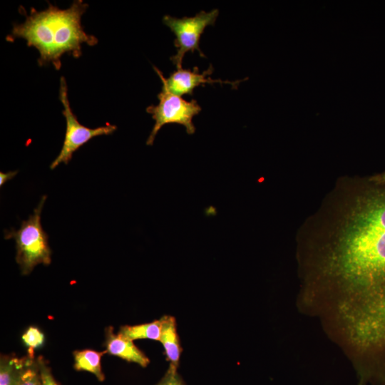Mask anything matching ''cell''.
<instances>
[{"label": "cell", "mask_w": 385, "mask_h": 385, "mask_svg": "<svg viewBox=\"0 0 385 385\" xmlns=\"http://www.w3.org/2000/svg\"><path fill=\"white\" fill-rule=\"evenodd\" d=\"M336 265L355 284L385 278V194L369 197L357 210L339 245Z\"/></svg>", "instance_id": "6da1fadb"}, {"label": "cell", "mask_w": 385, "mask_h": 385, "mask_svg": "<svg viewBox=\"0 0 385 385\" xmlns=\"http://www.w3.org/2000/svg\"><path fill=\"white\" fill-rule=\"evenodd\" d=\"M59 99L63 106L62 113L66 119V128L62 148L50 165L51 170L61 163L67 165L73 154L91 138L111 135L117 129L116 125L110 124L96 128H90L81 124L70 106L67 83L63 76L60 79Z\"/></svg>", "instance_id": "8992f818"}, {"label": "cell", "mask_w": 385, "mask_h": 385, "mask_svg": "<svg viewBox=\"0 0 385 385\" xmlns=\"http://www.w3.org/2000/svg\"><path fill=\"white\" fill-rule=\"evenodd\" d=\"M156 385H185L177 371V368L170 366L164 376Z\"/></svg>", "instance_id": "2e32d148"}, {"label": "cell", "mask_w": 385, "mask_h": 385, "mask_svg": "<svg viewBox=\"0 0 385 385\" xmlns=\"http://www.w3.org/2000/svg\"><path fill=\"white\" fill-rule=\"evenodd\" d=\"M106 352L120 357L130 362H134L143 367H146L149 359L134 344L133 341L125 337L113 332L110 327L106 331Z\"/></svg>", "instance_id": "ba28073f"}, {"label": "cell", "mask_w": 385, "mask_h": 385, "mask_svg": "<svg viewBox=\"0 0 385 385\" xmlns=\"http://www.w3.org/2000/svg\"><path fill=\"white\" fill-rule=\"evenodd\" d=\"M161 330V321L155 320L150 323L138 325H125L120 327L118 334L134 341L139 339H149L159 341Z\"/></svg>", "instance_id": "7c38bea8"}, {"label": "cell", "mask_w": 385, "mask_h": 385, "mask_svg": "<svg viewBox=\"0 0 385 385\" xmlns=\"http://www.w3.org/2000/svg\"><path fill=\"white\" fill-rule=\"evenodd\" d=\"M161 330L159 342L163 344L170 366L178 368L181 348L176 329L175 319L165 315L160 319Z\"/></svg>", "instance_id": "9c48e42d"}, {"label": "cell", "mask_w": 385, "mask_h": 385, "mask_svg": "<svg viewBox=\"0 0 385 385\" xmlns=\"http://www.w3.org/2000/svg\"><path fill=\"white\" fill-rule=\"evenodd\" d=\"M382 180H383V181L385 183V174L383 175Z\"/></svg>", "instance_id": "ac0fdd59"}, {"label": "cell", "mask_w": 385, "mask_h": 385, "mask_svg": "<svg viewBox=\"0 0 385 385\" xmlns=\"http://www.w3.org/2000/svg\"><path fill=\"white\" fill-rule=\"evenodd\" d=\"M17 173V171H9L8 173H0V185H4L8 180L12 179Z\"/></svg>", "instance_id": "e0dca14e"}, {"label": "cell", "mask_w": 385, "mask_h": 385, "mask_svg": "<svg viewBox=\"0 0 385 385\" xmlns=\"http://www.w3.org/2000/svg\"><path fill=\"white\" fill-rule=\"evenodd\" d=\"M106 351H96L91 349L75 351L74 368L77 371H84L93 374L98 381H103L105 375L101 367V357Z\"/></svg>", "instance_id": "30bf717a"}, {"label": "cell", "mask_w": 385, "mask_h": 385, "mask_svg": "<svg viewBox=\"0 0 385 385\" xmlns=\"http://www.w3.org/2000/svg\"><path fill=\"white\" fill-rule=\"evenodd\" d=\"M42 385H59L53 377L50 367L43 357L37 358Z\"/></svg>", "instance_id": "9a60e30c"}, {"label": "cell", "mask_w": 385, "mask_h": 385, "mask_svg": "<svg viewBox=\"0 0 385 385\" xmlns=\"http://www.w3.org/2000/svg\"><path fill=\"white\" fill-rule=\"evenodd\" d=\"M46 196L41 197L33 215L23 221L18 230L5 232V238H13L16 242V261L24 275L29 274L39 264L50 265L51 250L48 245V237L41 224V213Z\"/></svg>", "instance_id": "3957f363"}, {"label": "cell", "mask_w": 385, "mask_h": 385, "mask_svg": "<svg viewBox=\"0 0 385 385\" xmlns=\"http://www.w3.org/2000/svg\"><path fill=\"white\" fill-rule=\"evenodd\" d=\"M219 10L214 9L209 12L201 11L194 16L178 19L169 15L163 16V22L175 34L174 46L177 48L175 55L170 61L177 70L182 68V61L185 53L197 51L201 57H205L201 51L199 43L205 28L215 24Z\"/></svg>", "instance_id": "277c9868"}, {"label": "cell", "mask_w": 385, "mask_h": 385, "mask_svg": "<svg viewBox=\"0 0 385 385\" xmlns=\"http://www.w3.org/2000/svg\"><path fill=\"white\" fill-rule=\"evenodd\" d=\"M26 359L1 356L0 385H19Z\"/></svg>", "instance_id": "8fae6325"}, {"label": "cell", "mask_w": 385, "mask_h": 385, "mask_svg": "<svg viewBox=\"0 0 385 385\" xmlns=\"http://www.w3.org/2000/svg\"><path fill=\"white\" fill-rule=\"evenodd\" d=\"M22 340L28 348V356L34 357V350L44 342V335L37 327H29L22 335Z\"/></svg>", "instance_id": "5bb4252c"}, {"label": "cell", "mask_w": 385, "mask_h": 385, "mask_svg": "<svg viewBox=\"0 0 385 385\" xmlns=\"http://www.w3.org/2000/svg\"><path fill=\"white\" fill-rule=\"evenodd\" d=\"M153 68L162 81L163 88H165L170 93L180 97L183 95L192 96L193 91L196 87L201 85L205 86V83H228L230 84L233 88H237V85L240 82L247 79V78L245 79L231 82L228 81H222L220 79L214 80L211 78H206L207 76L212 73L213 67L212 64H210L208 68L202 73H199L198 67L195 66L192 70L183 68L178 69L171 73L168 78H165L162 72L155 66H153Z\"/></svg>", "instance_id": "52a82bcc"}, {"label": "cell", "mask_w": 385, "mask_h": 385, "mask_svg": "<svg viewBox=\"0 0 385 385\" xmlns=\"http://www.w3.org/2000/svg\"><path fill=\"white\" fill-rule=\"evenodd\" d=\"M19 385H42L37 359L26 356Z\"/></svg>", "instance_id": "4fadbf2b"}, {"label": "cell", "mask_w": 385, "mask_h": 385, "mask_svg": "<svg viewBox=\"0 0 385 385\" xmlns=\"http://www.w3.org/2000/svg\"><path fill=\"white\" fill-rule=\"evenodd\" d=\"M88 4L81 0L74 1L66 9L49 4L42 11L31 9L23 24H14L7 37L21 38L28 46L36 48L40 54L39 66L51 63L56 70L61 67V56L68 53L75 58L81 55V45L97 44L96 36L87 34L81 26V16Z\"/></svg>", "instance_id": "7a4b0ae2"}, {"label": "cell", "mask_w": 385, "mask_h": 385, "mask_svg": "<svg viewBox=\"0 0 385 385\" xmlns=\"http://www.w3.org/2000/svg\"><path fill=\"white\" fill-rule=\"evenodd\" d=\"M159 103L146 108V112L152 115L155 120L154 126L146 140L148 145H152L160 128L170 123L183 125L186 132L192 135L195 132L192 123L193 117L200 113L202 108L195 99L188 101L180 96L168 92L162 87L158 94Z\"/></svg>", "instance_id": "5b68a950"}]
</instances>
